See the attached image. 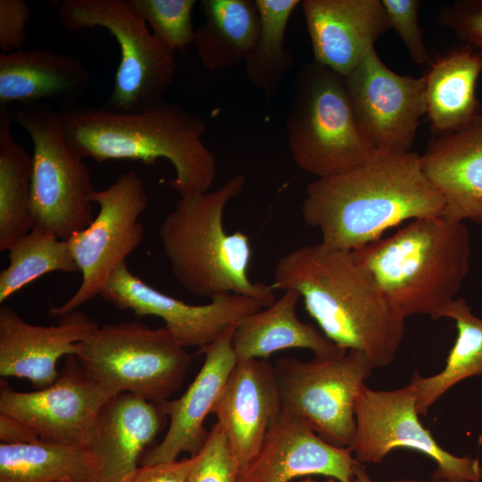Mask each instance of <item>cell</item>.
<instances>
[{
    "label": "cell",
    "instance_id": "obj_1",
    "mask_svg": "<svg viewBox=\"0 0 482 482\" xmlns=\"http://www.w3.org/2000/svg\"><path fill=\"white\" fill-rule=\"evenodd\" d=\"M445 214L443 196L417 153L376 152L342 173L311 182L302 204L304 222L321 245L353 252L405 220Z\"/></svg>",
    "mask_w": 482,
    "mask_h": 482
},
{
    "label": "cell",
    "instance_id": "obj_2",
    "mask_svg": "<svg viewBox=\"0 0 482 482\" xmlns=\"http://www.w3.org/2000/svg\"><path fill=\"white\" fill-rule=\"evenodd\" d=\"M272 287L296 291L321 332L346 351L362 353L374 369L395 361L405 320L352 252L320 243L291 250L277 262Z\"/></svg>",
    "mask_w": 482,
    "mask_h": 482
},
{
    "label": "cell",
    "instance_id": "obj_3",
    "mask_svg": "<svg viewBox=\"0 0 482 482\" xmlns=\"http://www.w3.org/2000/svg\"><path fill=\"white\" fill-rule=\"evenodd\" d=\"M58 113L68 145L83 159L154 164L164 158L174 167L170 185L179 197L207 192L213 184L216 158L202 141L206 122L179 104L162 100L124 113L79 104Z\"/></svg>",
    "mask_w": 482,
    "mask_h": 482
},
{
    "label": "cell",
    "instance_id": "obj_4",
    "mask_svg": "<svg viewBox=\"0 0 482 482\" xmlns=\"http://www.w3.org/2000/svg\"><path fill=\"white\" fill-rule=\"evenodd\" d=\"M470 231L445 215L411 220L394 235L353 251L402 319L438 312L456 298L470 271Z\"/></svg>",
    "mask_w": 482,
    "mask_h": 482
},
{
    "label": "cell",
    "instance_id": "obj_5",
    "mask_svg": "<svg viewBox=\"0 0 482 482\" xmlns=\"http://www.w3.org/2000/svg\"><path fill=\"white\" fill-rule=\"evenodd\" d=\"M237 175L212 192L179 197L158 229L160 242L176 280L189 293L211 300L225 294L245 295L268 307L275 301L274 287L253 282L249 237L223 226L228 203L245 183Z\"/></svg>",
    "mask_w": 482,
    "mask_h": 482
},
{
    "label": "cell",
    "instance_id": "obj_6",
    "mask_svg": "<svg viewBox=\"0 0 482 482\" xmlns=\"http://www.w3.org/2000/svg\"><path fill=\"white\" fill-rule=\"evenodd\" d=\"M286 128L294 161L318 179L346 171L376 153L358 128L343 77L314 60L295 75Z\"/></svg>",
    "mask_w": 482,
    "mask_h": 482
},
{
    "label": "cell",
    "instance_id": "obj_7",
    "mask_svg": "<svg viewBox=\"0 0 482 482\" xmlns=\"http://www.w3.org/2000/svg\"><path fill=\"white\" fill-rule=\"evenodd\" d=\"M84 371L113 395L160 404L182 385L192 356L163 326L140 321L98 326L74 355Z\"/></svg>",
    "mask_w": 482,
    "mask_h": 482
},
{
    "label": "cell",
    "instance_id": "obj_8",
    "mask_svg": "<svg viewBox=\"0 0 482 482\" xmlns=\"http://www.w3.org/2000/svg\"><path fill=\"white\" fill-rule=\"evenodd\" d=\"M13 121L33 145L31 229L68 240L95 218L91 172L68 145L58 111L43 103L19 104Z\"/></svg>",
    "mask_w": 482,
    "mask_h": 482
},
{
    "label": "cell",
    "instance_id": "obj_9",
    "mask_svg": "<svg viewBox=\"0 0 482 482\" xmlns=\"http://www.w3.org/2000/svg\"><path fill=\"white\" fill-rule=\"evenodd\" d=\"M58 15L69 30L100 27L117 41L120 63L104 108L137 112L163 100L177 70L175 53L148 30L127 0H64Z\"/></svg>",
    "mask_w": 482,
    "mask_h": 482
},
{
    "label": "cell",
    "instance_id": "obj_10",
    "mask_svg": "<svg viewBox=\"0 0 482 482\" xmlns=\"http://www.w3.org/2000/svg\"><path fill=\"white\" fill-rule=\"evenodd\" d=\"M282 411L305 421L324 441L349 447L355 433V403L374 369L361 352L302 361L280 357L274 363Z\"/></svg>",
    "mask_w": 482,
    "mask_h": 482
},
{
    "label": "cell",
    "instance_id": "obj_11",
    "mask_svg": "<svg viewBox=\"0 0 482 482\" xmlns=\"http://www.w3.org/2000/svg\"><path fill=\"white\" fill-rule=\"evenodd\" d=\"M91 200L99 206L93 221L68 243L80 271L81 283L70 299L48 313L64 316L100 295L117 268L142 243L145 227L140 217L149 200L144 182L135 171L121 174L111 186L95 190Z\"/></svg>",
    "mask_w": 482,
    "mask_h": 482
},
{
    "label": "cell",
    "instance_id": "obj_12",
    "mask_svg": "<svg viewBox=\"0 0 482 482\" xmlns=\"http://www.w3.org/2000/svg\"><path fill=\"white\" fill-rule=\"evenodd\" d=\"M354 414L355 433L349 448L359 462L379 463L391 451L404 448L421 453L436 463L434 480L482 479L478 459L447 452L421 424L411 382L390 391L372 390L365 386L356 399Z\"/></svg>",
    "mask_w": 482,
    "mask_h": 482
},
{
    "label": "cell",
    "instance_id": "obj_13",
    "mask_svg": "<svg viewBox=\"0 0 482 482\" xmlns=\"http://www.w3.org/2000/svg\"><path fill=\"white\" fill-rule=\"evenodd\" d=\"M343 79L358 128L372 148L410 152L427 113L425 77L393 71L372 47Z\"/></svg>",
    "mask_w": 482,
    "mask_h": 482
},
{
    "label": "cell",
    "instance_id": "obj_14",
    "mask_svg": "<svg viewBox=\"0 0 482 482\" xmlns=\"http://www.w3.org/2000/svg\"><path fill=\"white\" fill-rule=\"evenodd\" d=\"M113 395L71 355L58 378L45 388L20 392L2 378L0 413L22 421L41 440L89 447L99 414Z\"/></svg>",
    "mask_w": 482,
    "mask_h": 482
},
{
    "label": "cell",
    "instance_id": "obj_15",
    "mask_svg": "<svg viewBox=\"0 0 482 482\" xmlns=\"http://www.w3.org/2000/svg\"><path fill=\"white\" fill-rule=\"evenodd\" d=\"M100 296L137 316L161 318L175 341L185 348L208 345L229 326L263 308L256 300L236 294L216 296L205 304H188L137 278L126 262L113 272Z\"/></svg>",
    "mask_w": 482,
    "mask_h": 482
},
{
    "label": "cell",
    "instance_id": "obj_16",
    "mask_svg": "<svg viewBox=\"0 0 482 482\" xmlns=\"http://www.w3.org/2000/svg\"><path fill=\"white\" fill-rule=\"evenodd\" d=\"M360 463L349 447L324 441L305 421L281 410L238 482H289L314 475L349 482Z\"/></svg>",
    "mask_w": 482,
    "mask_h": 482
},
{
    "label": "cell",
    "instance_id": "obj_17",
    "mask_svg": "<svg viewBox=\"0 0 482 482\" xmlns=\"http://www.w3.org/2000/svg\"><path fill=\"white\" fill-rule=\"evenodd\" d=\"M281 410L274 364L269 359L237 362L212 413L226 435L239 471L258 453Z\"/></svg>",
    "mask_w": 482,
    "mask_h": 482
},
{
    "label": "cell",
    "instance_id": "obj_18",
    "mask_svg": "<svg viewBox=\"0 0 482 482\" xmlns=\"http://www.w3.org/2000/svg\"><path fill=\"white\" fill-rule=\"evenodd\" d=\"M237 324L229 326L212 343L198 349V353L204 354V361L185 393L159 404L169 418L168 430L144 456L142 465L175 461L181 453L195 456L203 448L209 434L204 428L205 419L212 413L237 362L232 345Z\"/></svg>",
    "mask_w": 482,
    "mask_h": 482
},
{
    "label": "cell",
    "instance_id": "obj_19",
    "mask_svg": "<svg viewBox=\"0 0 482 482\" xmlns=\"http://www.w3.org/2000/svg\"><path fill=\"white\" fill-rule=\"evenodd\" d=\"M99 325L88 315L74 311L56 325H33L14 310L0 308V376L29 379L45 388L59 377L60 358L75 355L78 345Z\"/></svg>",
    "mask_w": 482,
    "mask_h": 482
},
{
    "label": "cell",
    "instance_id": "obj_20",
    "mask_svg": "<svg viewBox=\"0 0 482 482\" xmlns=\"http://www.w3.org/2000/svg\"><path fill=\"white\" fill-rule=\"evenodd\" d=\"M314 61L345 77L391 29L381 0L301 2Z\"/></svg>",
    "mask_w": 482,
    "mask_h": 482
},
{
    "label": "cell",
    "instance_id": "obj_21",
    "mask_svg": "<svg viewBox=\"0 0 482 482\" xmlns=\"http://www.w3.org/2000/svg\"><path fill=\"white\" fill-rule=\"evenodd\" d=\"M423 169L445 202V216L482 223V114L432 139Z\"/></svg>",
    "mask_w": 482,
    "mask_h": 482
},
{
    "label": "cell",
    "instance_id": "obj_22",
    "mask_svg": "<svg viewBox=\"0 0 482 482\" xmlns=\"http://www.w3.org/2000/svg\"><path fill=\"white\" fill-rule=\"evenodd\" d=\"M91 83L84 62L50 49L0 54V106L46 102L66 109L79 104Z\"/></svg>",
    "mask_w": 482,
    "mask_h": 482
},
{
    "label": "cell",
    "instance_id": "obj_23",
    "mask_svg": "<svg viewBox=\"0 0 482 482\" xmlns=\"http://www.w3.org/2000/svg\"><path fill=\"white\" fill-rule=\"evenodd\" d=\"M165 418L159 404L129 393L113 395L99 414L89 446L101 462L96 482H122Z\"/></svg>",
    "mask_w": 482,
    "mask_h": 482
},
{
    "label": "cell",
    "instance_id": "obj_24",
    "mask_svg": "<svg viewBox=\"0 0 482 482\" xmlns=\"http://www.w3.org/2000/svg\"><path fill=\"white\" fill-rule=\"evenodd\" d=\"M300 295L295 290L283 295L266 309L242 318L237 324L232 345L237 362L269 359L278 351L301 348L311 350L317 358H336L346 350L328 339L314 325L296 315Z\"/></svg>",
    "mask_w": 482,
    "mask_h": 482
},
{
    "label": "cell",
    "instance_id": "obj_25",
    "mask_svg": "<svg viewBox=\"0 0 482 482\" xmlns=\"http://www.w3.org/2000/svg\"><path fill=\"white\" fill-rule=\"evenodd\" d=\"M481 72L482 56L469 45L431 63L424 77L427 114L434 131H454L480 114L476 87Z\"/></svg>",
    "mask_w": 482,
    "mask_h": 482
},
{
    "label": "cell",
    "instance_id": "obj_26",
    "mask_svg": "<svg viewBox=\"0 0 482 482\" xmlns=\"http://www.w3.org/2000/svg\"><path fill=\"white\" fill-rule=\"evenodd\" d=\"M204 21L195 29L193 44L209 71L244 62L260 29V15L253 0H203Z\"/></svg>",
    "mask_w": 482,
    "mask_h": 482
},
{
    "label": "cell",
    "instance_id": "obj_27",
    "mask_svg": "<svg viewBox=\"0 0 482 482\" xmlns=\"http://www.w3.org/2000/svg\"><path fill=\"white\" fill-rule=\"evenodd\" d=\"M100 469L88 446L41 439L0 444V482H96Z\"/></svg>",
    "mask_w": 482,
    "mask_h": 482
},
{
    "label": "cell",
    "instance_id": "obj_28",
    "mask_svg": "<svg viewBox=\"0 0 482 482\" xmlns=\"http://www.w3.org/2000/svg\"><path fill=\"white\" fill-rule=\"evenodd\" d=\"M13 110L0 106V251L32 229V156L12 131Z\"/></svg>",
    "mask_w": 482,
    "mask_h": 482
},
{
    "label": "cell",
    "instance_id": "obj_29",
    "mask_svg": "<svg viewBox=\"0 0 482 482\" xmlns=\"http://www.w3.org/2000/svg\"><path fill=\"white\" fill-rule=\"evenodd\" d=\"M441 318L455 322L457 337L440 372L422 377L415 371L411 378L420 415H427L430 406L459 382L482 375V319L472 313L463 297L445 306L436 320Z\"/></svg>",
    "mask_w": 482,
    "mask_h": 482
},
{
    "label": "cell",
    "instance_id": "obj_30",
    "mask_svg": "<svg viewBox=\"0 0 482 482\" xmlns=\"http://www.w3.org/2000/svg\"><path fill=\"white\" fill-rule=\"evenodd\" d=\"M260 15L258 37L245 59V73L271 103L294 59L285 46L286 29L299 0H254Z\"/></svg>",
    "mask_w": 482,
    "mask_h": 482
},
{
    "label": "cell",
    "instance_id": "obj_31",
    "mask_svg": "<svg viewBox=\"0 0 482 482\" xmlns=\"http://www.w3.org/2000/svg\"><path fill=\"white\" fill-rule=\"evenodd\" d=\"M7 252L9 264L0 272V303L49 272L79 271L68 240L52 234L31 229Z\"/></svg>",
    "mask_w": 482,
    "mask_h": 482
},
{
    "label": "cell",
    "instance_id": "obj_32",
    "mask_svg": "<svg viewBox=\"0 0 482 482\" xmlns=\"http://www.w3.org/2000/svg\"><path fill=\"white\" fill-rule=\"evenodd\" d=\"M127 3L172 52L184 51L193 44L195 0H127Z\"/></svg>",
    "mask_w": 482,
    "mask_h": 482
},
{
    "label": "cell",
    "instance_id": "obj_33",
    "mask_svg": "<svg viewBox=\"0 0 482 482\" xmlns=\"http://www.w3.org/2000/svg\"><path fill=\"white\" fill-rule=\"evenodd\" d=\"M194 457L187 482H238L239 469L218 422L209 431L203 448Z\"/></svg>",
    "mask_w": 482,
    "mask_h": 482
},
{
    "label": "cell",
    "instance_id": "obj_34",
    "mask_svg": "<svg viewBox=\"0 0 482 482\" xmlns=\"http://www.w3.org/2000/svg\"><path fill=\"white\" fill-rule=\"evenodd\" d=\"M386 12L391 29L403 40L415 63L425 64L430 59L423 38V30L419 23V0H381Z\"/></svg>",
    "mask_w": 482,
    "mask_h": 482
},
{
    "label": "cell",
    "instance_id": "obj_35",
    "mask_svg": "<svg viewBox=\"0 0 482 482\" xmlns=\"http://www.w3.org/2000/svg\"><path fill=\"white\" fill-rule=\"evenodd\" d=\"M437 22L469 46H477L482 56V0H460L444 6Z\"/></svg>",
    "mask_w": 482,
    "mask_h": 482
},
{
    "label": "cell",
    "instance_id": "obj_36",
    "mask_svg": "<svg viewBox=\"0 0 482 482\" xmlns=\"http://www.w3.org/2000/svg\"><path fill=\"white\" fill-rule=\"evenodd\" d=\"M30 12L23 0H0V49L3 54L21 49L26 41Z\"/></svg>",
    "mask_w": 482,
    "mask_h": 482
},
{
    "label": "cell",
    "instance_id": "obj_37",
    "mask_svg": "<svg viewBox=\"0 0 482 482\" xmlns=\"http://www.w3.org/2000/svg\"><path fill=\"white\" fill-rule=\"evenodd\" d=\"M194 461L195 457L190 456L179 461L141 465L122 482H187Z\"/></svg>",
    "mask_w": 482,
    "mask_h": 482
},
{
    "label": "cell",
    "instance_id": "obj_38",
    "mask_svg": "<svg viewBox=\"0 0 482 482\" xmlns=\"http://www.w3.org/2000/svg\"><path fill=\"white\" fill-rule=\"evenodd\" d=\"M39 439L37 433L22 421L0 413L1 444H27Z\"/></svg>",
    "mask_w": 482,
    "mask_h": 482
},
{
    "label": "cell",
    "instance_id": "obj_39",
    "mask_svg": "<svg viewBox=\"0 0 482 482\" xmlns=\"http://www.w3.org/2000/svg\"><path fill=\"white\" fill-rule=\"evenodd\" d=\"M349 482H374L367 474L365 466L362 463L357 465L354 470V474L353 478ZM394 482H448L442 480H432V481H421L417 479H397Z\"/></svg>",
    "mask_w": 482,
    "mask_h": 482
},
{
    "label": "cell",
    "instance_id": "obj_40",
    "mask_svg": "<svg viewBox=\"0 0 482 482\" xmlns=\"http://www.w3.org/2000/svg\"><path fill=\"white\" fill-rule=\"evenodd\" d=\"M300 482H320V481L312 478V477H308V478H303ZM321 482H338V481L335 478H327L326 480L321 481Z\"/></svg>",
    "mask_w": 482,
    "mask_h": 482
},
{
    "label": "cell",
    "instance_id": "obj_41",
    "mask_svg": "<svg viewBox=\"0 0 482 482\" xmlns=\"http://www.w3.org/2000/svg\"><path fill=\"white\" fill-rule=\"evenodd\" d=\"M478 445L482 446V433L478 436Z\"/></svg>",
    "mask_w": 482,
    "mask_h": 482
}]
</instances>
